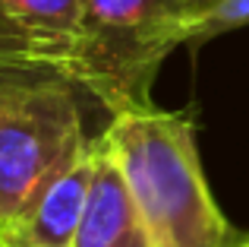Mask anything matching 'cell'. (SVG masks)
Instances as JSON below:
<instances>
[{
  "instance_id": "3957f363",
  "label": "cell",
  "mask_w": 249,
  "mask_h": 247,
  "mask_svg": "<svg viewBox=\"0 0 249 247\" xmlns=\"http://www.w3.org/2000/svg\"><path fill=\"white\" fill-rule=\"evenodd\" d=\"M82 111L76 82L67 76L0 99V228L16 222L29 203L82 149Z\"/></svg>"
},
{
  "instance_id": "6da1fadb",
  "label": "cell",
  "mask_w": 249,
  "mask_h": 247,
  "mask_svg": "<svg viewBox=\"0 0 249 247\" xmlns=\"http://www.w3.org/2000/svg\"><path fill=\"white\" fill-rule=\"evenodd\" d=\"M155 247H231L233 228L205 184L189 114L126 111L104 130Z\"/></svg>"
},
{
  "instance_id": "7c38bea8",
  "label": "cell",
  "mask_w": 249,
  "mask_h": 247,
  "mask_svg": "<svg viewBox=\"0 0 249 247\" xmlns=\"http://www.w3.org/2000/svg\"><path fill=\"white\" fill-rule=\"evenodd\" d=\"M0 247H16V244H13V241H10V238H6V235H3V231H0Z\"/></svg>"
},
{
  "instance_id": "5b68a950",
  "label": "cell",
  "mask_w": 249,
  "mask_h": 247,
  "mask_svg": "<svg viewBox=\"0 0 249 247\" xmlns=\"http://www.w3.org/2000/svg\"><path fill=\"white\" fill-rule=\"evenodd\" d=\"M73 247H155L104 136L95 140V174Z\"/></svg>"
},
{
  "instance_id": "8992f818",
  "label": "cell",
  "mask_w": 249,
  "mask_h": 247,
  "mask_svg": "<svg viewBox=\"0 0 249 247\" xmlns=\"http://www.w3.org/2000/svg\"><path fill=\"white\" fill-rule=\"evenodd\" d=\"M0 10L19 35L35 41L70 73V51L79 32L82 0H0Z\"/></svg>"
},
{
  "instance_id": "52a82bcc",
  "label": "cell",
  "mask_w": 249,
  "mask_h": 247,
  "mask_svg": "<svg viewBox=\"0 0 249 247\" xmlns=\"http://www.w3.org/2000/svg\"><path fill=\"white\" fill-rule=\"evenodd\" d=\"M240 25H249V0H214L212 6H205L193 16L186 44L208 41V38L240 29Z\"/></svg>"
},
{
  "instance_id": "ba28073f",
  "label": "cell",
  "mask_w": 249,
  "mask_h": 247,
  "mask_svg": "<svg viewBox=\"0 0 249 247\" xmlns=\"http://www.w3.org/2000/svg\"><path fill=\"white\" fill-rule=\"evenodd\" d=\"M57 76H67L60 67H51V63H29V61H0V99L13 95L19 89L38 86V82L57 80ZM70 80V76H67Z\"/></svg>"
},
{
  "instance_id": "7a4b0ae2",
  "label": "cell",
  "mask_w": 249,
  "mask_h": 247,
  "mask_svg": "<svg viewBox=\"0 0 249 247\" xmlns=\"http://www.w3.org/2000/svg\"><path fill=\"white\" fill-rule=\"evenodd\" d=\"M189 22L193 0H82L70 76L110 114L152 111L155 76Z\"/></svg>"
},
{
  "instance_id": "277c9868",
  "label": "cell",
  "mask_w": 249,
  "mask_h": 247,
  "mask_svg": "<svg viewBox=\"0 0 249 247\" xmlns=\"http://www.w3.org/2000/svg\"><path fill=\"white\" fill-rule=\"evenodd\" d=\"M95 174V140L57 174L41 193L29 203V209L0 228L16 247H73L85 216Z\"/></svg>"
},
{
  "instance_id": "9c48e42d",
  "label": "cell",
  "mask_w": 249,
  "mask_h": 247,
  "mask_svg": "<svg viewBox=\"0 0 249 247\" xmlns=\"http://www.w3.org/2000/svg\"><path fill=\"white\" fill-rule=\"evenodd\" d=\"M0 61H29V63H51V67H60L67 73L60 61H54L51 54H44L38 44H32L29 38L22 35H13V32H3L0 29ZM70 76V73H67Z\"/></svg>"
},
{
  "instance_id": "30bf717a",
  "label": "cell",
  "mask_w": 249,
  "mask_h": 247,
  "mask_svg": "<svg viewBox=\"0 0 249 247\" xmlns=\"http://www.w3.org/2000/svg\"><path fill=\"white\" fill-rule=\"evenodd\" d=\"M212 3H214V0H193V16L199 10H205V6H212Z\"/></svg>"
},
{
  "instance_id": "8fae6325",
  "label": "cell",
  "mask_w": 249,
  "mask_h": 247,
  "mask_svg": "<svg viewBox=\"0 0 249 247\" xmlns=\"http://www.w3.org/2000/svg\"><path fill=\"white\" fill-rule=\"evenodd\" d=\"M231 247H249V235H237L233 238V244Z\"/></svg>"
}]
</instances>
